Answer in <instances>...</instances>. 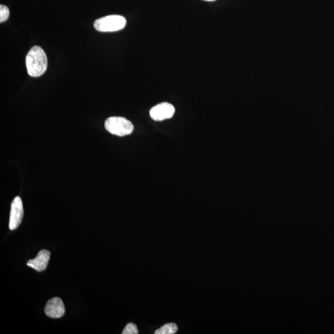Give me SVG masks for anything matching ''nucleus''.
<instances>
[{
	"label": "nucleus",
	"mask_w": 334,
	"mask_h": 334,
	"mask_svg": "<svg viewBox=\"0 0 334 334\" xmlns=\"http://www.w3.org/2000/svg\"><path fill=\"white\" fill-rule=\"evenodd\" d=\"M26 65L29 76L34 77L41 76L48 66L46 52L40 47H32L26 56Z\"/></svg>",
	"instance_id": "f257e3e1"
},
{
	"label": "nucleus",
	"mask_w": 334,
	"mask_h": 334,
	"mask_svg": "<svg viewBox=\"0 0 334 334\" xmlns=\"http://www.w3.org/2000/svg\"><path fill=\"white\" fill-rule=\"evenodd\" d=\"M105 128L111 135L119 137L130 135L134 130L132 122L120 116H111L106 119Z\"/></svg>",
	"instance_id": "f03ea898"
},
{
	"label": "nucleus",
	"mask_w": 334,
	"mask_h": 334,
	"mask_svg": "<svg viewBox=\"0 0 334 334\" xmlns=\"http://www.w3.org/2000/svg\"><path fill=\"white\" fill-rule=\"evenodd\" d=\"M127 25L126 19L119 15H109L96 19L94 23L95 29L102 32L118 31Z\"/></svg>",
	"instance_id": "7ed1b4c3"
},
{
	"label": "nucleus",
	"mask_w": 334,
	"mask_h": 334,
	"mask_svg": "<svg viewBox=\"0 0 334 334\" xmlns=\"http://www.w3.org/2000/svg\"><path fill=\"white\" fill-rule=\"evenodd\" d=\"M175 109L174 105L169 103L163 102L154 106L149 111L153 120L160 121L171 118L174 116Z\"/></svg>",
	"instance_id": "20e7f679"
},
{
	"label": "nucleus",
	"mask_w": 334,
	"mask_h": 334,
	"mask_svg": "<svg viewBox=\"0 0 334 334\" xmlns=\"http://www.w3.org/2000/svg\"><path fill=\"white\" fill-rule=\"evenodd\" d=\"M24 216L23 204L20 197L17 196L13 200L11 205L9 228L15 230L21 224Z\"/></svg>",
	"instance_id": "39448f33"
},
{
	"label": "nucleus",
	"mask_w": 334,
	"mask_h": 334,
	"mask_svg": "<svg viewBox=\"0 0 334 334\" xmlns=\"http://www.w3.org/2000/svg\"><path fill=\"white\" fill-rule=\"evenodd\" d=\"M45 313L51 318H60L65 313V305L60 298L55 297L47 302Z\"/></svg>",
	"instance_id": "423d86ee"
},
{
	"label": "nucleus",
	"mask_w": 334,
	"mask_h": 334,
	"mask_svg": "<svg viewBox=\"0 0 334 334\" xmlns=\"http://www.w3.org/2000/svg\"><path fill=\"white\" fill-rule=\"evenodd\" d=\"M50 257L49 251L41 250L35 259L27 262V265L37 272H43L47 269V266H48Z\"/></svg>",
	"instance_id": "0eeeda50"
},
{
	"label": "nucleus",
	"mask_w": 334,
	"mask_h": 334,
	"mask_svg": "<svg viewBox=\"0 0 334 334\" xmlns=\"http://www.w3.org/2000/svg\"><path fill=\"white\" fill-rule=\"evenodd\" d=\"M178 331V326L175 323H168L162 325L160 328L155 330V334H175Z\"/></svg>",
	"instance_id": "6e6552de"
},
{
	"label": "nucleus",
	"mask_w": 334,
	"mask_h": 334,
	"mask_svg": "<svg viewBox=\"0 0 334 334\" xmlns=\"http://www.w3.org/2000/svg\"><path fill=\"white\" fill-rule=\"evenodd\" d=\"M10 16L9 8L5 5H0V22L2 23L7 20Z\"/></svg>",
	"instance_id": "1a4fd4ad"
},
{
	"label": "nucleus",
	"mask_w": 334,
	"mask_h": 334,
	"mask_svg": "<svg viewBox=\"0 0 334 334\" xmlns=\"http://www.w3.org/2000/svg\"><path fill=\"white\" fill-rule=\"evenodd\" d=\"M138 333L139 331L137 326L134 323L132 322L129 323V324L126 325V327H125L122 332V334H138Z\"/></svg>",
	"instance_id": "9d476101"
},
{
	"label": "nucleus",
	"mask_w": 334,
	"mask_h": 334,
	"mask_svg": "<svg viewBox=\"0 0 334 334\" xmlns=\"http://www.w3.org/2000/svg\"><path fill=\"white\" fill-rule=\"evenodd\" d=\"M205 1L213 2V1H215V0H205Z\"/></svg>",
	"instance_id": "9b49d317"
}]
</instances>
